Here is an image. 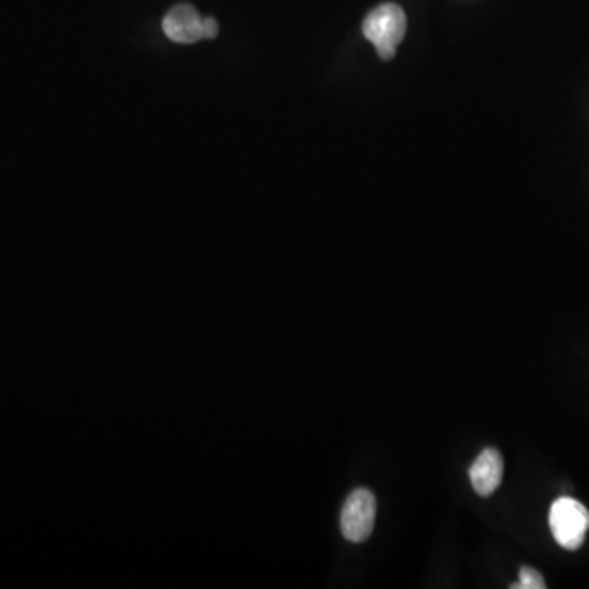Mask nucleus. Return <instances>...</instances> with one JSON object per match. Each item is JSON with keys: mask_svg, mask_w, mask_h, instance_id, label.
<instances>
[{"mask_svg": "<svg viewBox=\"0 0 589 589\" xmlns=\"http://www.w3.org/2000/svg\"><path fill=\"white\" fill-rule=\"evenodd\" d=\"M362 32L383 59L395 56L406 33V15L400 5L382 4L365 17Z\"/></svg>", "mask_w": 589, "mask_h": 589, "instance_id": "obj_1", "label": "nucleus"}, {"mask_svg": "<svg viewBox=\"0 0 589 589\" xmlns=\"http://www.w3.org/2000/svg\"><path fill=\"white\" fill-rule=\"evenodd\" d=\"M202 35L207 40H213L218 35V22L213 17H203Z\"/></svg>", "mask_w": 589, "mask_h": 589, "instance_id": "obj_7", "label": "nucleus"}, {"mask_svg": "<svg viewBox=\"0 0 589 589\" xmlns=\"http://www.w3.org/2000/svg\"><path fill=\"white\" fill-rule=\"evenodd\" d=\"M550 531L563 549L578 550L589 531V511L585 504L563 496L554 501L549 513Z\"/></svg>", "mask_w": 589, "mask_h": 589, "instance_id": "obj_2", "label": "nucleus"}, {"mask_svg": "<svg viewBox=\"0 0 589 589\" xmlns=\"http://www.w3.org/2000/svg\"><path fill=\"white\" fill-rule=\"evenodd\" d=\"M377 516V500L374 493L365 488L352 491L341 513L342 536L349 542L360 544L374 531Z\"/></svg>", "mask_w": 589, "mask_h": 589, "instance_id": "obj_3", "label": "nucleus"}, {"mask_svg": "<svg viewBox=\"0 0 589 589\" xmlns=\"http://www.w3.org/2000/svg\"><path fill=\"white\" fill-rule=\"evenodd\" d=\"M503 457L496 449H485L470 467V482L480 496H490L501 485Z\"/></svg>", "mask_w": 589, "mask_h": 589, "instance_id": "obj_5", "label": "nucleus"}, {"mask_svg": "<svg viewBox=\"0 0 589 589\" xmlns=\"http://www.w3.org/2000/svg\"><path fill=\"white\" fill-rule=\"evenodd\" d=\"M202 20L197 9L190 4H179L167 12L162 20V30L169 40L182 45H192L202 40Z\"/></svg>", "mask_w": 589, "mask_h": 589, "instance_id": "obj_4", "label": "nucleus"}, {"mask_svg": "<svg viewBox=\"0 0 589 589\" xmlns=\"http://www.w3.org/2000/svg\"><path fill=\"white\" fill-rule=\"evenodd\" d=\"M544 576L531 567H522L519 572V585H513V589H544Z\"/></svg>", "mask_w": 589, "mask_h": 589, "instance_id": "obj_6", "label": "nucleus"}]
</instances>
